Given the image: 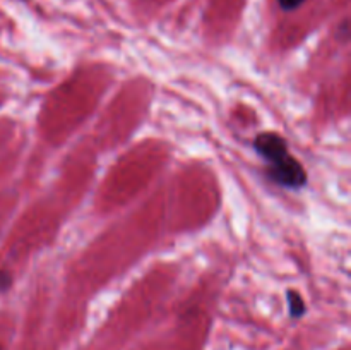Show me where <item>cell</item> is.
I'll return each instance as SVG.
<instances>
[{
  "label": "cell",
  "instance_id": "1",
  "mask_svg": "<svg viewBox=\"0 0 351 350\" xmlns=\"http://www.w3.org/2000/svg\"><path fill=\"white\" fill-rule=\"evenodd\" d=\"M256 150L269 163V177L280 185L298 189L307 182V174L288 151L287 141L276 132H263L256 137Z\"/></svg>",
  "mask_w": 351,
  "mask_h": 350
},
{
  "label": "cell",
  "instance_id": "2",
  "mask_svg": "<svg viewBox=\"0 0 351 350\" xmlns=\"http://www.w3.org/2000/svg\"><path fill=\"white\" fill-rule=\"evenodd\" d=\"M288 297H290V312L291 316H302V312H304V301L300 299V295L295 294V292H290L288 294Z\"/></svg>",
  "mask_w": 351,
  "mask_h": 350
},
{
  "label": "cell",
  "instance_id": "3",
  "mask_svg": "<svg viewBox=\"0 0 351 350\" xmlns=\"http://www.w3.org/2000/svg\"><path fill=\"white\" fill-rule=\"evenodd\" d=\"M304 2L305 0H278V3H280V7L283 10H295L298 9Z\"/></svg>",
  "mask_w": 351,
  "mask_h": 350
}]
</instances>
